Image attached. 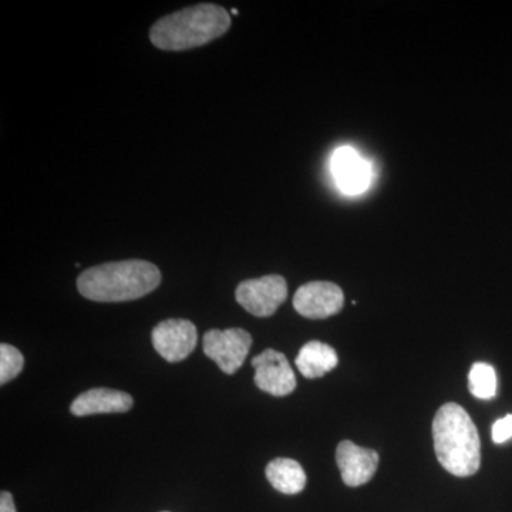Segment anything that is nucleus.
Wrapping results in <instances>:
<instances>
[{
    "label": "nucleus",
    "instance_id": "1",
    "mask_svg": "<svg viewBox=\"0 0 512 512\" xmlns=\"http://www.w3.org/2000/svg\"><path fill=\"white\" fill-rule=\"evenodd\" d=\"M160 284V269L141 259L93 266L77 279L79 292L94 302L134 301L153 292Z\"/></svg>",
    "mask_w": 512,
    "mask_h": 512
},
{
    "label": "nucleus",
    "instance_id": "2",
    "mask_svg": "<svg viewBox=\"0 0 512 512\" xmlns=\"http://www.w3.org/2000/svg\"><path fill=\"white\" fill-rule=\"evenodd\" d=\"M434 451L444 470L470 477L481 464V441L476 424L457 403L441 406L433 420Z\"/></svg>",
    "mask_w": 512,
    "mask_h": 512
},
{
    "label": "nucleus",
    "instance_id": "3",
    "mask_svg": "<svg viewBox=\"0 0 512 512\" xmlns=\"http://www.w3.org/2000/svg\"><path fill=\"white\" fill-rule=\"evenodd\" d=\"M231 28L228 10L214 3H201L164 16L154 23L150 40L170 52L194 49L218 39Z\"/></svg>",
    "mask_w": 512,
    "mask_h": 512
},
{
    "label": "nucleus",
    "instance_id": "4",
    "mask_svg": "<svg viewBox=\"0 0 512 512\" xmlns=\"http://www.w3.org/2000/svg\"><path fill=\"white\" fill-rule=\"evenodd\" d=\"M251 346V333L241 328L212 329L202 339L205 355L227 375H234L244 365Z\"/></svg>",
    "mask_w": 512,
    "mask_h": 512
},
{
    "label": "nucleus",
    "instance_id": "5",
    "mask_svg": "<svg viewBox=\"0 0 512 512\" xmlns=\"http://www.w3.org/2000/svg\"><path fill=\"white\" fill-rule=\"evenodd\" d=\"M235 298L251 315L268 318L274 315L288 298V284L284 276L279 275L249 279L238 285Z\"/></svg>",
    "mask_w": 512,
    "mask_h": 512
},
{
    "label": "nucleus",
    "instance_id": "6",
    "mask_svg": "<svg viewBox=\"0 0 512 512\" xmlns=\"http://www.w3.org/2000/svg\"><path fill=\"white\" fill-rule=\"evenodd\" d=\"M151 340L158 355L167 362H181L197 348V328L190 320L167 319L154 328Z\"/></svg>",
    "mask_w": 512,
    "mask_h": 512
},
{
    "label": "nucleus",
    "instance_id": "7",
    "mask_svg": "<svg viewBox=\"0 0 512 512\" xmlns=\"http://www.w3.org/2000/svg\"><path fill=\"white\" fill-rule=\"evenodd\" d=\"M345 295L333 282L313 281L302 285L293 296V308L303 318L326 319L342 311Z\"/></svg>",
    "mask_w": 512,
    "mask_h": 512
},
{
    "label": "nucleus",
    "instance_id": "8",
    "mask_svg": "<svg viewBox=\"0 0 512 512\" xmlns=\"http://www.w3.org/2000/svg\"><path fill=\"white\" fill-rule=\"evenodd\" d=\"M255 384L262 392L276 397L291 394L296 387V377L284 353L266 349L254 357Z\"/></svg>",
    "mask_w": 512,
    "mask_h": 512
},
{
    "label": "nucleus",
    "instance_id": "9",
    "mask_svg": "<svg viewBox=\"0 0 512 512\" xmlns=\"http://www.w3.org/2000/svg\"><path fill=\"white\" fill-rule=\"evenodd\" d=\"M336 461L343 483L349 487H360L375 476L380 457L375 450L345 440L336 448Z\"/></svg>",
    "mask_w": 512,
    "mask_h": 512
},
{
    "label": "nucleus",
    "instance_id": "10",
    "mask_svg": "<svg viewBox=\"0 0 512 512\" xmlns=\"http://www.w3.org/2000/svg\"><path fill=\"white\" fill-rule=\"evenodd\" d=\"M332 171L340 190L357 195L370 184V167L353 148L340 147L333 154Z\"/></svg>",
    "mask_w": 512,
    "mask_h": 512
},
{
    "label": "nucleus",
    "instance_id": "11",
    "mask_svg": "<svg viewBox=\"0 0 512 512\" xmlns=\"http://www.w3.org/2000/svg\"><path fill=\"white\" fill-rule=\"evenodd\" d=\"M133 407V397L113 389H92L84 392L72 403V413L77 417L103 413H126Z\"/></svg>",
    "mask_w": 512,
    "mask_h": 512
},
{
    "label": "nucleus",
    "instance_id": "12",
    "mask_svg": "<svg viewBox=\"0 0 512 512\" xmlns=\"http://www.w3.org/2000/svg\"><path fill=\"white\" fill-rule=\"evenodd\" d=\"M296 367L306 379H318L339 365L336 350L326 343L312 340L306 343L295 360Z\"/></svg>",
    "mask_w": 512,
    "mask_h": 512
},
{
    "label": "nucleus",
    "instance_id": "13",
    "mask_svg": "<svg viewBox=\"0 0 512 512\" xmlns=\"http://www.w3.org/2000/svg\"><path fill=\"white\" fill-rule=\"evenodd\" d=\"M266 478L282 494H299L306 485V474L298 461L275 458L266 467Z\"/></svg>",
    "mask_w": 512,
    "mask_h": 512
},
{
    "label": "nucleus",
    "instance_id": "14",
    "mask_svg": "<svg viewBox=\"0 0 512 512\" xmlns=\"http://www.w3.org/2000/svg\"><path fill=\"white\" fill-rule=\"evenodd\" d=\"M468 389L477 399H494L497 394V373L494 367L488 363H474L468 375Z\"/></svg>",
    "mask_w": 512,
    "mask_h": 512
},
{
    "label": "nucleus",
    "instance_id": "15",
    "mask_svg": "<svg viewBox=\"0 0 512 512\" xmlns=\"http://www.w3.org/2000/svg\"><path fill=\"white\" fill-rule=\"evenodd\" d=\"M25 366V357L18 349L2 343L0 345V384L9 383L20 375Z\"/></svg>",
    "mask_w": 512,
    "mask_h": 512
},
{
    "label": "nucleus",
    "instance_id": "16",
    "mask_svg": "<svg viewBox=\"0 0 512 512\" xmlns=\"http://www.w3.org/2000/svg\"><path fill=\"white\" fill-rule=\"evenodd\" d=\"M512 439V414L497 420L493 426V441L495 444H503Z\"/></svg>",
    "mask_w": 512,
    "mask_h": 512
},
{
    "label": "nucleus",
    "instance_id": "17",
    "mask_svg": "<svg viewBox=\"0 0 512 512\" xmlns=\"http://www.w3.org/2000/svg\"><path fill=\"white\" fill-rule=\"evenodd\" d=\"M0 512H16L12 494L8 491H2V494H0Z\"/></svg>",
    "mask_w": 512,
    "mask_h": 512
}]
</instances>
